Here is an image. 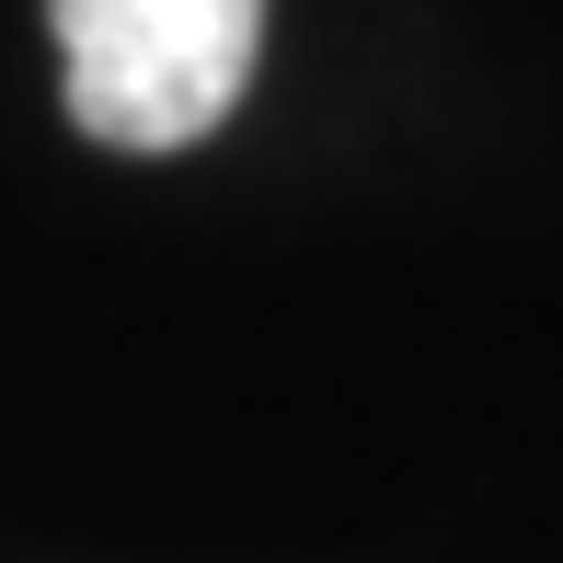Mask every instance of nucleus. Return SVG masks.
<instances>
[{"instance_id": "nucleus-1", "label": "nucleus", "mask_w": 563, "mask_h": 563, "mask_svg": "<svg viewBox=\"0 0 563 563\" xmlns=\"http://www.w3.org/2000/svg\"><path fill=\"white\" fill-rule=\"evenodd\" d=\"M69 126L104 150H185L253 92L265 0H46Z\"/></svg>"}]
</instances>
